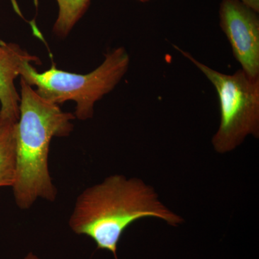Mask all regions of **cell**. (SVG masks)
Masks as SVG:
<instances>
[{
  "label": "cell",
  "instance_id": "obj_1",
  "mask_svg": "<svg viewBox=\"0 0 259 259\" xmlns=\"http://www.w3.org/2000/svg\"><path fill=\"white\" fill-rule=\"evenodd\" d=\"M145 218H156L171 226L183 222L144 181L115 175L80 194L69 226L76 234L91 238L98 249L109 250L118 259L117 245L124 232Z\"/></svg>",
  "mask_w": 259,
  "mask_h": 259
},
{
  "label": "cell",
  "instance_id": "obj_2",
  "mask_svg": "<svg viewBox=\"0 0 259 259\" xmlns=\"http://www.w3.org/2000/svg\"><path fill=\"white\" fill-rule=\"evenodd\" d=\"M20 115L17 124V171L13 193L19 208H30L37 199L54 202L57 190L49 170L51 141L74 128V114L42 98L20 78Z\"/></svg>",
  "mask_w": 259,
  "mask_h": 259
},
{
  "label": "cell",
  "instance_id": "obj_3",
  "mask_svg": "<svg viewBox=\"0 0 259 259\" xmlns=\"http://www.w3.org/2000/svg\"><path fill=\"white\" fill-rule=\"evenodd\" d=\"M130 65L128 53L124 47L109 51L98 67L81 74L50 69L38 72L31 63H24L20 78L42 98L61 105L65 102H76L75 117L87 120L94 115L95 103L112 92L124 77Z\"/></svg>",
  "mask_w": 259,
  "mask_h": 259
},
{
  "label": "cell",
  "instance_id": "obj_4",
  "mask_svg": "<svg viewBox=\"0 0 259 259\" xmlns=\"http://www.w3.org/2000/svg\"><path fill=\"white\" fill-rule=\"evenodd\" d=\"M212 83L219 100L221 122L212 144L218 153H229L241 146L248 136L259 137V77L243 70L226 74L209 67L190 53L174 45Z\"/></svg>",
  "mask_w": 259,
  "mask_h": 259
},
{
  "label": "cell",
  "instance_id": "obj_5",
  "mask_svg": "<svg viewBox=\"0 0 259 259\" xmlns=\"http://www.w3.org/2000/svg\"><path fill=\"white\" fill-rule=\"evenodd\" d=\"M219 18L241 69L251 77H259L258 13L239 0H222Z\"/></svg>",
  "mask_w": 259,
  "mask_h": 259
},
{
  "label": "cell",
  "instance_id": "obj_6",
  "mask_svg": "<svg viewBox=\"0 0 259 259\" xmlns=\"http://www.w3.org/2000/svg\"><path fill=\"white\" fill-rule=\"evenodd\" d=\"M27 61L41 64L37 56L20 46L0 40V115L15 121L19 119L20 102L15 81Z\"/></svg>",
  "mask_w": 259,
  "mask_h": 259
},
{
  "label": "cell",
  "instance_id": "obj_7",
  "mask_svg": "<svg viewBox=\"0 0 259 259\" xmlns=\"http://www.w3.org/2000/svg\"><path fill=\"white\" fill-rule=\"evenodd\" d=\"M18 121L0 115V187H13L17 171Z\"/></svg>",
  "mask_w": 259,
  "mask_h": 259
},
{
  "label": "cell",
  "instance_id": "obj_8",
  "mask_svg": "<svg viewBox=\"0 0 259 259\" xmlns=\"http://www.w3.org/2000/svg\"><path fill=\"white\" fill-rule=\"evenodd\" d=\"M58 16L53 28L56 36L65 37L88 10L91 0H56Z\"/></svg>",
  "mask_w": 259,
  "mask_h": 259
},
{
  "label": "cell",
  "instance_id": "obj_9",
  "mask_svg": "<svg viewBox=\"0 0 259 259\" xmlns=\"http://www.w3.org/2000/svg\"><path fill=\"white\" fill-rule=\"evenodd\" d=\"M239 1L255 10L257 13H259V0H239Z\"/></svg>",
  "mask_w": 259,
  "mask_h": 259
},
{
  "label": "cell",
  "instance_id": "obj_10",
  "mask_svg": "<svg viewBox=\"0 0 259 259\" xmlns=\"http://www.w3.org/2000/svg\"><path fill=\"white\" fill-rule=\"evenodd\" d=\"M25 259H40V258H37L36 255L32 254V253H29V254L28 255H27L26 257H25Z\"/></svg>",
  "mask_w": 259,
  "mask_h": 259
},
{
  "label": "cell",
  "instance_id": "obj_11",
  "mask_svg": "<svg viewBox=\"0 0 259 259\" xmlns=\"http://www.w3.org/2000/svg\"><path fill=\"white\" fill-rule=\"evenodd\" d=\"M136 1L140 2V3H147V2L151 1V0H136Z\"/></svg>",
  "mask_w": 259,
  "mask_h": 259
}]
</instances>
